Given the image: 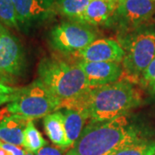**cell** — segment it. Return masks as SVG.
<instances>
[{"label": "cell", "mask_w": 155, "mask_h": 155, "mask_svg": "<svg viewBox=\"0 0 155 155\" xmlns=\"http://www.w3.org/2000/svg\"><path fill=\"white\" fill-rule=\"evenodd\" d=\"M35 155H63V153H62V151L57 147L46 146L41 149L39 150Z\"/></svg>", "instance_id": "obj_23"}, {"label": "cell", "mask_w": 155, "mask_h": 155, "mask_svg": "<svg viewBox=\"0 0 155 155\" xmlns=\"http://www.w3.org/2000/svg\"><path fill=\"white\" fill-rule=\"evenodd\" d=\"M58 0H13L20 31L28 34L55 14Z\"/></svg>", "instance_id": "obj_8"}, {"label": "cell", "mask_w": 155, "mask_h": 155, "mask_svg": "<svg viewBox=\"0 0 155 155\" xmlns=\"http://www.w3.org/2000/svg\"><path fill=\"white\" fill-rule=\"evenodd\" d=\"M153 1H155V0H153Z\"/></svg>", "instance_id": "obj_27"}, {"label": "cell", "mask_w": 155, "mask_h": 155, "mask_svg": "<svg viewBox=\"0 0 155 155\" xmlns=\"http://www.w3.org/2000/svg\"><path fill=\"white\" fill-rule=\"evenodd\" d=\"M62 113L66 132V147L69 149L82 133L87 116L82 111L71 108H66Z\"/></svg>", "instance_id": "obj_14"}, {"label": "cell", "mask_w": 155, "mask_h": 155, "mask_svg": "<svg viewBox=\"0 0 155 155\" xmlns=\"http://www.w3.org/2000/svg\"><path fill=\"white\" fill-rule=\"evenodd\" d=\"M47 144L48 142L45 140L42 134L35 126L33 120H29L24 130V138L22 144L24 149L33 153H36L39 150L46 147Z\"/></svg>", "instance_id": "obj_17"}, {"label": "cell", "mask_w": 155, "mask_h": 155, "mask_svg": "<svg viewBox=\"0 0 155 155\" xmlns=\"http://www.w3.org/2000/svg\"><path fill=\"white\" fill-rule=\"evenodd\" d=\"M91 0H58L56 10L72 22H79Z\"/></svg>", "instance_id": "obj_16"}, {"label": "cell", "mask_w": 155, "mask_h": 155, "mask_svg": "<svg viewBox=\"0 0 155 155\" xmlns=\"http://www.w3.org/2000/svg\"><path fill=\"white\" fill-rule=\"evenodd\" d=\"M118 0H91L80 23L88 26H112Z\"/></svg>", "instance_id": "obj_12"}, {"label": "cell", "mask_w": 155, "mask_h": 155, "mask_svg": "<svg viewBox=\"0 0 155 155\" xmlns=\"http://www.w3.org/2000/svg\"><path fill=\"white\" fill-rule=\"evenodd\" d=\"M84 61H112L121 62L125 52L122 45L109 38L95 40L85 48L75 54Z\"/></svg>", "instance_id": "obj_11"}, {"label": "cell", "mask_w": 155, "mask_h": 155, "mask_svg": "<svg viewBox=\"0 0 155 155\" xmlns=\"http://www.w3.org/2000/svg\"><path fill=\"white\" fill-rule=\"evenodd\" d=\"M39 79L62 103L77 98L89 88L86 76L78 64L57 58H44L38 65Z\"/></svg>", "instance_id": "obj_3"}, {"label": "cell", "mask_w": 155, "mask_h": 155, "mask_svg": "<svg viewBox=\"0 0 155 155\" xmlns=\"http://www.w3.org/2000/svg\"><path fill=\"white\" fill-rule=\"evenodd\" d=\"M114 155H155V140H142L118 151Z\"/></svg>", "instance_id": "obj_19"}, {"label": "cell", "mask_w": 155, "mask_h": 155, "mask_svg": "<svg viewBox=\"0 0 155 155\" xmlns=\"http://www.w3.org/2000/svg\"><path fill=\"white\" fill-rule=\"evenodd\" d=\"M0 116H1V113H0ZM1 119H2V118H0V120H1Z\"/></svg>", "instance_id": "obj_26"}, {"label": "cell", "mask_w": 155, "mask_h": 155, "mask_svg": "<svg viewBox=\"0 0 155 155\" xmlns=\"http://www.w3.org/2000/svg\"><path fill=\"white\" fill-rule=\"evenodd\" d=\"M0 82H1V83L5 84L12 85L13 84L16 83V80L12 79L11 78L6 76V75H5L3 72H0Z\"/></svg>", "instance_id": "obj_24"}, {"label": "cell", "mask_w": 155, "mask_h": 155, "mask_svg": "<svg viewBox=\"0 0 155 155\" xmlns=\"http://www.w3.org/2000/svg\"><path fill=\"white\" fill-rule=\"evenodd\" d=\"M62 101L51 93L39 78L24 87H20L14 99L6 110L9 113L17 114L34 120L45 117L61 109Z\"/></svg>", "instance_id": "obj_4"}, {"label": "cell", "mask_w": 155, "mask_h": 155, "mask_svg": "<svg viewBox=\"0 0 155 155\" xmlns=\"http://www.w3.org/2000/svg\"><path fill=\"white\" fill-rule=\"evenodd\" d=\"M24 155H35L33 153H31V152H28V151H26L25 150V154Z\"/></svg>", "instance_id": "obj_25"}, {"label": "cell", "mask_w": 155, "mask_h": 155, "mask_svg": "<svg viewBox=\"0 0 155 155\" xmlns=\"http://www.w3.org/2000/svg\"><path fill=\"white\" fill-rule=\"evenodd\" d=\"M25 150L21 147L5 143L0 140V155H24Z\"/></svg>", "instance_id": "obj_22"}, {"label": "cell", "mask_w": 155, "mask_h": 155, "mask_svg": "<svg viewBox=\"0 0 155 155\" xmlns=\"http://www.w3.org/2000/svg\"><path fill=\"white\" fill-rule=\"evenodd\" d=\"M140 102L138 91L129 81H116L88 89L77 98L62 103V106L82 111L91 121L104 122L124 116Z\"/></svg>", "instance_id": "obj_1"}, {"label": "cell", "mask_w": 155, "mask_h": 155, "mask_svg": "<svg viewBox=\"0 0 155 155\" xmlns=\"http://www.w3.org/2000/svg\"><path fill=\"white\" fill-rule=\"evenodd\" d=\"M45 132L49 140L61 149L67 150L66 132L62 111H54L46 116L43 120Z\"/></svg>", "instance_id": "obj_15"}, {"label": "cell", "mask_w": 155, "mask_h": 155, "mask_svg": "<svg viewBox=\"0 0 155 155\" xmlns=\"http://www.w3.org/2000/svg\"><path fill=\"white\" fill-rule=\"evenodd\" d=\"M78 64L86 76L89 88L116 82L123 72L119 62L81 61Z\"/></svg>", "instance_id": "obj_10"}, {"label": "cell", "mask_w": 155, "mask_h": 155, "mask_svg": "<svg viewBox=\"0 0 155 155\" xmlns=\"http://www.w3.org/2000/svg\"><path fill=\"white\" fill-rule=\"evenodd\" d=\"M154 14L153 0H118L112 26L129 32L141 27Z\"/></svg>", "instance_id": "obj_9"}, {"label": "cell", "mask_w": 155, "mask_h": 155, "mask_svg": "<svg viewBox=\"0 0 155 155\" xmlns=\"http://www.w3.org/2000/svg\"><path fill=\"white\" fill-rule=\"evenodd\" d=\"M142 140L125 115L109 121H91L65 155H114Z\"/></svg>", "instance_id": "obj_2"}, {"label": "cell", "mask_w": 155, "mask_h": 155, "mask_svg": "<svg viewBox=\"0 0 155 155\" xmlns=\"http://www.w3.org/2000/svg\"><path fill=\"white\" fill-rule=\"evenodd\" d=\"M0 23L7 28L20 30L13 0H0Z\"/></svg>", "instance_id": "obj_18"}, {"label": "cell", "mask_w": 155, "mask_h": 155, "mask_svg": "<svg viewBox=\"0 0 155 155\" xmlns=\"http://www.w3.org/2000/svg\"><path fill=\"white\" fill-rule=\"evenodd\" d=\"M141 84L155 92V56L140 76Z\"/></svg>", "instance_id": "obj_20"}, {"label": "cell", "mask_w": 155, "mask_h": 155, "mask_svg": "<svg viewBox=\"0 0 155 155\" xmlns=\"http://www.w3.org/2000/svg\"><path fill=\"white\" fill-rule=\"evenodd\" d=\"M95 40L96 34L88 25L72 21L62 22L49 33L50 45L63 54H76Z\"/></svg>", "instance_id": "obj_6"}, {"label": "cell", "mask_w": 155, "mask_h": 155, "mask_svg": "<svg viewBox=\"0 0 155 155\" xmlns=\"http://www.w3.org/2000/svg\"><path fill=\"white\" fill-rule=\"evenodd\" d=\"M18 89V87H14L0 82V105L9 104L14 99Z\"/></svg>", "instance_id": "obj_21"}, {"label": "cell", "mask_w": 155, "mask_h": 155, "mask_svg": "<svg viewBox=\"0 0 155 155\" xmlns=\"http://www.w3.org/2000/svg\"><path fill=\"white\" fill-rule=\"evenodd\" d=\"M125 34L120 39L125 52L122 67L131 78H138L154 58L155 30L140 27Z\"/></svg>", "instance_id": "obj_5"}, {"label": "cell", "mask_w": 155, "mask_h": 155, "mask_svg": "<svg viewBox=\"0 0 155 155\" xmlns=\"http://www.w3.org/2000/svg\"><path fill=\"white\" fill-rule=\"evenodd\" d=\"M26 70V54L20 40L0 23V72L16 80Z\"/></svg>", "instance_id": "obj_7"}, {"label": "cell", "mask_w": 155, "mask_h": 155, "mask_svg": "<svg viewBox=\"0 0 155 155\" xmlns=\"http://www.w3.org/2000/svg\"><path fill=\"white\" fill-rule=\"evenodd\" d=\"M28 122V118L17 114L9 113L3 116L0 120V140L18 147L22 146L24 130Z\"/></svg>", "instance_id": "obj_13"}]
</instances>
